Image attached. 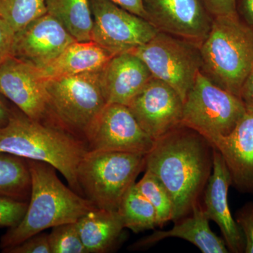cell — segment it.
<instances>
[{"label":"cell","mask_w":253,"mask_h":253,"mask_svg":"<svg viewBox=\"0 0 253 253\" xmlns=\"http://www.w3.org/2000/svg\"><path fill=\"white\" fill-rule=\"evenodd\" d=\"M127 106L154 141L182 124L184 102L181 96L172 86L154 77Z\"/></svg>","instance_id":"4fadbf2b"},{"label":"cell","mask_w":253,"mask_h":253,"mask_svg":"<svg viewBox=\"0 0 253 253\" xmlns=\"http://www.w3.org/2000/svg\"><path fill=\"white\" fill-rule=\"evenodd\" d=\"M89 151L146 155L154 140L141 127L127 106L106 104L86 139Z\"/></svg>","instance_id":"8fae6325"},{"label":"cell","mask_w":253,"mask_h":253,"mask_svg":"<svg viewBox=\"0 0 253 253\" xmlns=\"http://www.w3.org/2000/svg\"><path fill=\"white\" fill-rule=\"evenodd\" d=\"M152 78L144 61L132 52L115 55L99 72L107 104L128 106Z\"/></svg>","instance_id":"e0dca14e"},{"label":"cell","mask_w":253,"mask_h":253,"mask_svg":"<svg viewBox=\"0 0 253 253\" xmlns=\"http://www.w3.org/2000/svg\"><path fill=\"white\" fill-rule=\"evenodd\" d=\"M31 192L22 220L0 239V249L13 247L46 229L78 219L96 208L92 202L63 184L48 163L27 160Z\"/></svg>","instance_id":"3957f363"},{"label":"cell","mask_w":253,"mask_h":253,"mask_svg":"<svg viewBox=\"0 0 253 253\" xmlns=\"http://www.w3.org/2000/svg\"><path fill=\"white\" fill-rule=\"evenodd\" d=\"M200 51L201 72L239 98L243 84L253 68V28L238 14L213 18Z\"/></svg>","instance_id":"277c9868"},{"label":"cell","mask_w":253,"mask_h":253,"mask_svg":"<svg viewBox=\"0 0 253 253\" xmlns=\"http://www.w3.org/2000/svg\"><path fill=\"white\" fill-rule=\"evenodd\" d=\"M131 52L144 61L153 77L172 86L184 102L201 70L199 45L158 32L149 42Z\"/></svg>","instance_id":"ba28073f"},{"label":"cell","mask_w":253,"mask_h":253,"mask_svg":"<svg viewBox=\"0 0 253 253\" xmlns=\"http://www.w3.org/2000/svg\"><path fill=\"white\" fill-rule=\"evenodd\" d=\"M191 216L175 221L169 231H156L132 245L134 250L145 249L168 238H178L189 241L204 253H227L224 239L216 235L209 225V219L199 202L195 205Z\"/></svg>","instance_id":"ac0fdd59"},{"label":"cell","mask_w":253,"mask_h":253,"mask_svg":"<svg viewBox=\"0 0 253 253\" xmlns=\"http://www.w3.org/2000/svg\"><path fill=\"white\" fill-rule=\"evenodd\" d=\"M146 20L158 32L201 46L213 18L202 0H143Z\"/></svg>","instance_id":"7c38bea8"},{"label":"cell","mask_w":253,"mask_h":253,"mask_svg":"<svg viewBox=\"0 0 253 253\" xmlns=\"http://www.w3.org/2000/svg\"><path fill=\"white\" fill-rule=\"evenodd\" d=\"M82 242L87 253L109 252L125 229L118 211L96 208L77 221Z\"/></svg>","instance_id":"ffe728a7"},{"label":"cell","mask_w":253,"mask_h":253,"mask_svg":"<svg viewBox=\"0 0 253 253\" xmlns=\"http://www.w3.org/2000/svg\"><path fill=\"white\" fill-rule=\"evenodd\" d=\"M214 147L199 131L181 124L154 141L145 170L158 178L172 200V221L186 217L212 172Z\"/></svg>","instance_id":"6da1fadb"},{"label":"cell","mask_w":253,"mask_h":253,"mask_svg":"<svg viewBox=\"0 0 253 253\" xmlns=\"http://www.w3.org/2000/svg\"><path fill=\"white\" fill-rule=\"evenodd\" d=\"M49 243L51 253H87L82 242L77 221L51 228Z\"/></svg>","instance_id":"484cf974"},{"label":"cell","mask_w":253,"mask_h":253,"mask_svg":"<svg viewBox=\"0 0 253 253\" xmlns=\"http://www.w3.org/2000/svg\"><path fill=\"white\" fill-rule=\"evenodd\" d=\"M88 151L84 141L59 126L33 121L17 108H11L9 123L0 129V152L51 165L83 196L77 171Z\"/></svg>","instance_id":"7a4b0ae2"},{"label":"cell","mask_w":253,"mask_h":253,"mask_svg":"<svg viewBox=\"0 0 253 253\" xmlns=\"http://www.w3.org/2000/svg\"><path fill=\"white\" fill-rule=\"evenodd\" d=\"M74 41L62 25L46 13L15 33L12 56L41 68Z\"/></svg>","instance_id":"5bb4252c"},{"label":"cell","mask_w":253,"mask_h":253,"mask_svg":"<svg viewBox=\"0 0 253 253\" xmlns=\"http://www.w3.org/2000/svg\"><path fill=\"white\" fill-rule=\"evenodd\" d=\"M4 253H51L49 234L41 232L25 240L21 244L1 251Z\"/></svg>","instance_id":"83f0119b"},{"label":"cell","mask_w":253,"mask_h":253,"mask_svg":"<svg viewBox=\"0 0 253 253\" xmlns=\"http://www.w3.org/2000/svg\"><path fill=\"white\" fill-rule=\"evenodd\" d=\"M113 56L93 41H74L52 61L38 68L44 80L99 72Z\"/></svg>","instance_id":"d6986e66"},{"label":"cell","mask_w":253,"mask_h":253,"mask_svg":"<svg viewBox=\"0 0 253 253\" xmlns=\"http://www.w3.org/2000/svg\"><path fill=\"white\" fill-rule=\"evenodd\" d=\"M1 96L0 94V129L8 124L11 117V108L5 103Z\"/></svg>","instance_id":"e575fe53"},{"label":"cell","mask_w":253,"mask_h":253,"mask_svg":"<svg viewBox=\"0 0 253 253\" xmlns=\"http://www.w3.org/2000/svg\"><path fill=\"white\" fill-rule=\"evenodd\" d=\"M217 150L231 178V186L253 194V113L246 111L230 134L209 141Z\"/></svg>","instance_id":"2e32d148"},{"label":"cell","mask_w":253,"mask_h":253,"mask_svg":"<svg viewBox=\"0 0 253 253\" xmlns=\"http://www.w3.org/2000/svg\"><path fill=\"white\" fill-rule=\"evenodd\" d=\"M118 212L125 228L133 232L154 229L158 226L154 208L141 194L135 184L125 195Z\"/></svg>","instance_id":"603a6c76"},{"label":"cell","mask_w":253,"mask_h":253,"mask_svg":"<svg viewBox=\"0 0 253 253\" xmlns=\"http://www.w3.org/2000/svg\"><path fill=\"white\" fill-rule=\"evenodd\" d=\"M46 12L65 28L75 41H91L93 17L89 0H45Z\"/></svg>","instance_id":"44dd1931"},{"label":"cell","mask_w":253,"mask_h":253,"mask_svg":"<svg viewBox=\"0 0 253 253\" xmlns=\"http://www.w3.org/2000/svg\"><path fill=\"white\" fill-rule=\"evenodd\" d=\"M46 13L45 0H0V18L15 33Z\"/></svg>","instance_id":"cb8c5ba5"},{"label":"cell","mask_w":253,"mask_h":253,"mask_svg":"<svg viewBox=\"0 0 253 253\" xmlns=\"http://www.w3.org/2000/svg\"><path fill=\"white\" fill-rule=\"evenodd\" d=\"M135 185L154 208L158 226L162 227L168 221L172 220L174 208L172 200L167 190L153 173L145 170L144 175Z\"/></svg>","instance_id":"d4e9b609"},{"label":"cell","mask_w":253,"mask_h":253,"mask_svg":"<svg viewBox=\"0 0 253 253\" xmlns=\"http://www.w3.org/2000/svg\"><path fill=\"white\" fill-rule=\"evenodd\" d=\"M145 165L144 154L88 151L78 166V183L83 196L96 208L118 211Z\"/></svg>","instance_id":"5b68a950"},{"label":"cell","mask_w":253,"mask_h":253,"mask_svg":"<svg viewBox=\"0 0 253 253\" xmlns=\"http://www.w3.org/2000/svg\"><path fill=\"white\" fill-rule=\"evenodd\" d=\"M0 94L33 121L60 127L50 112L45 81L35 66L13 56L5 60L0 64Z\"/></svg>","instance_id":"30bf717a"},{"label":"cell","mask_w":253,"mask_h":253,"mask_svg":"<svg viewBox=\"0 0 253 253\" xmlns=\"http://www.w3.org/2000/svg\"><path fill=\"white\" fill-rule=\"evenodd\" d=\"M15 32L0 18V64L12 56Z\"/></svg>","instance_id":"4dcf8cb0"},{"label":"cell","mask_w":253,"mask_h":253,"mask_svg":"<svg viewBox=\"0 0 253 253\" xmlns=\"http://www.w3.org/2000/svg\"><path fill=\"white\" fill-rule=\"evenodd\" d=\"M230 173L220 153L214 148L212 172L204 190L205 212L219 226L229 252L244 253V234L232 217L228 203Z\"/></svg>","instance_id":"9a60e30c"},{"label":"cell","mask_w":253,"mask_h":253,"mask_svg":"<svg viewBox=\"0 0 253 253\" xmlns=\"http://www.w3.org/2000/svg\"><path fill=\"white\" fill-rule=\"evenodd\" d=\"M246 112L240 98L200 71L184 101L182 124L210 141L230 134Z\"/></svg>","instance_id":"52a82bcc"},{"label":"cell","mask_w":253,"mask_h":253,"mask_svg":"<svg viewBox=\"0 0 253 253\" xmlns=\"http://www.w3.org/2000/svg\"><path fill=\"white\" fill-rule=\"evenodd\" d=\"M236 222L244 234V253H253V202H249L236 213Z\"/></svg>","instance_id":"f1b7e54d"},{"label":"cell","mask_w":253,"mask_h":253,"mask_svg":"<svg viewBox=\"0 0 253 253\" xmlns=\"http://www.w3.org/2000/svg\"><path fill=\"white\" fill-rule=\"evenodd\" d=\"M28 201L0 196V228L17 226L27 211Z\"/></svg>","instance_id":"4316f807"},{"label":"cell","mask_w":253,"mask_h":253,"mask_svg":"<svg viewBox=\"0 0 253 253\" xmlns=\"http://www.w3.org/2000/svg\"><path fill=\"white\" fill-rule=\"evenodd\" d=\"M31 192V174L25 158L0 152V196L28 201Z\"/></svg>","instance_id":"7402d4cb"},{"label":"cell","mask_w":253,"mask_h":253,"mask_svg":"<svg viewBox=\"0 0 253 253\" xmlns=\"http://www.w3.org/2000/svg\"><path fill=\"white\" fill-rule=\"evenodd\" d=\"M213 18L237 15L236 0H202Z\"/></svg>","instance_id":"f546056e"},{"label":"cell","mask_w":253,"mask_h":253,"mask_svg":"<svg viewBox=\"0 0 253 253\" xmlns=\"http://www.w3.org/2000/svg\"><path fill=\"white\" fill-rule=\"evenodd\" d=\"M115 4L121 6L123 9L130 11L146 20V14L143 5V0H111Z\"/></svg>","instance_id":"836d02e7"},{"label":"cell","mask_w":253,"mask_h":253,"mask_svg":"<svg viewBox=\"0 0 253 253\" xmlns=\"http://www.w3.org/2000/svg\"><path fill=\"white\" fill-rule=\"evenodd\" d=\"M236 11L240 18L253 28V0H236Z\"/></svg>","instance_id":"d6a6232c"},{"label":"cell","mask_w":253,"mask_h":253,"mask_svg":"<svg viewBox=\"0 0 253 253\" xmlns=\"http://www.w3.org/2000/svg\"><path fill=\"white\" fill-rule=\"evenodd\" d=\"M239 98L246 111L253 113V68L243 84Z\"/></svg>","instance_id":"1f68e13d"},{"label":"cell","mask_w":253,"mask_h":253,"mask_svg":"<svg viewBox=\"0 0 253 253\" xmlns=\"http://www.w3.org/2000/svg\"><path fill=\"white\" fill-rule=\"evenodd\" d=\"M99 72L44 80L48 104L54 121L85 143L107 104L100 85Z\"/></svg>","instance_id":"8992f818"},{"label":"cell","mask_w":253,"mask_h":253,"mask_svg":"<svg viewBox=\"0 0 253 253\" xmlns=\"http://www.w3.org/2000/svg\"><path fill=\"white\" fill-rule=\"evenodd\" d=\"M89 1L93 17L91 41L113 56L131 52L157 34L147 20L111 0Z\"/></svg>","instance_id":"9c48e42d"}]
</instances>
